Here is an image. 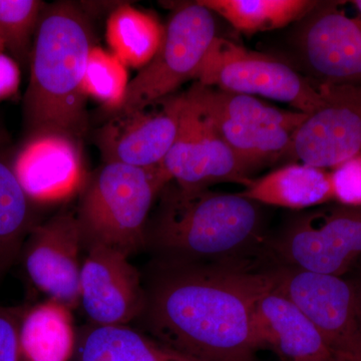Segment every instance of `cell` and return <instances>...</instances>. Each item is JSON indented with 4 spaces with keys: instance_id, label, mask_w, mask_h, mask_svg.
Masks as SVG:
<instances>
[{
    "instance_id": "6da1fadb",
    "label": "cell",
    "mask_w": 361,
    "mask_h": 361,
    "mask_svg": "<svg viewBox=\"0 0 361 361\" xmlns=\"http://www.w3.org/2000/svg\"><path fill=\"white\" fill-rule=\"evenodd\" d=\"M266 268L156 258L139 320L149 337L185 360L257 361L254 301Z\"/></svg>"
},
{
    "instance_id": "7a4b0ae2",
    "label": "cell",
    "mask_w": 361,
    "mask_h": 361,
    "mask_svg": "<svg viewBox=\"0 0 361 361\" xmlns=\"http://www.w3.org/2000/svg\"><path fill=\"white\" fill-rule=\"evenodd\" d=\"M149 219L146 248L157 259L262 269L271 264L262 205L240 193L161 190Z\"/></svg>"
},
{
    "instance_id": "3957f363",
    "label": "cell",
    "mask_w": 361,
    "mask_h": 361,
    "mask_svg": "<svg viewBox=\"0 0 361 361\" xmlns=\"http://www.w3.org/2000/svg\"><path fill=\"white\" fill-rule=\"evenodd\" d=\"M82 4H47L33 42L23 104L25 140L63 135L84 142L90 130L82 82L94 35Z\"/></svg>"
},
{
    "instance_id": "277c9868",
    "label": "cell",
    "mask_w": 361,
    "mask_h": 361,
    "mask_svg": "<svg viewBox=\"0 0 361 361\" xmlns=\"http://www.w3.org/2000/svg\"><path fill=\"white\" fill-rule=\"evenodd\" d=\"M169 183L161 166L104 163L90 174L75 213L85 250L106 247L130 257L146 248L149 212Z\"/></svg>"
},
{
    "instance_id": "5b68a950",
    "label": "cell",
    "mask_w": 361,
    "mask_h": 361,
    "mask_svg": "<svg viewBox=\"0 0 361 361\" xmlns=\"http://www.w3.org/2000/svg\"><path fill=\"white\" fill-rule=\"evenodd\" d=\"M183 94L210 120L251 175L286 155L294 135L308 116L198 82Z\"/></svg>"
},
{
    "instance_id": "8992f818",
    "label": "cell",
    "mask_w": 361,
    "mask_h": 361,
    "mask_svg": "<svg viewBox=\"0 0 361 361\" xmlns=\"http://www.w3.org/2000/svg\"><path fill=\"white\" fill-rule=\"evenodd\" d=\"M267 249L272 264L345 277L361 261V207L299 214L269 236Z\"/></svg>"
},
{
    "instance_id": "52a82bcc",
    "label": "cell",
    "mask_w": 361,
    "mask_h": 361,
    "mask_svg": "<svg viewBox=\"0 0 361 361\" xmlns=\"http://www.w3.org/2000/svg\"><path fill=\"white\" fill-rule=\"evenodd\" d=\"M196 80L232 94L281 102L307 115L323 104L314 80L303 77L281 59L219 37L207 52Z\"/></svg>"
},
{
    "instance_id": "ba28073f",
    "label": "cell",
    "mask_w": 361,
    "mask_h": 361,
    "mask_svg": "<svg viewBox=\"0 0 361 361\" xmlns=\"http://www.w3.org/2000/svg\"><path fill=\"white\" fill-rule=\"evenodd\" d=\"M165 37L151 61L133 78L120 111H132L172 96L196 80L216 35L212 11L198 2L180 6L165 26Z\"/></svg>"
},
{
    "instance_id": "9c48e42d",
    "label": "cell",
    "mask_w": 361,
    "mask_h": 361,
    "mask_svg": "<svg viewBox=\"0 0 361 361\" xmlns=\"http://www.w3.org/2000/svg\"><path fill=\"white\" fill-rule=\"evenodd\" d=\"M273 286L310 318L334 361H361V315L346 277L272 264Z\"/></svg>"
},
{
    "instance_id": "30bf717a",
    "label": "cell",
    "mask_w": 361,
    "mask_h": 361,
    "mask_svg": "<svg viewBox=\"0 0 361 361\" xmlns=\"http://www.w3.org/2000/svg\"><path fill=\"white\" fill-rule=\"evenodd\" d=\"M315 82L323 104L304 121L285 156L327 170L361 154V84Z\"/></svg>"
},
{
    "instance_id": "8fae6325",
    "label": "cell",
    "mask_w": 361,
    "mask_h": 361,
    "mask_svg": "<svg viewBox=\"0 0 361 361\" xmlns=\"http://www.w3.org/2000/svg\"><path fill=\"white\" fill-rule=\"evenodd\" d=\"M183 104V94H172L142 108L110 114L94 133L104 163L160 167L177 137Z\"/></svg>"
},
{
    "instance_id": "7c38bea8",
    "label": "cell",
    "mask_w": 361,
    "mask_h": 361,
    "mask_svg": "<svg viewBox=\"0 0 361 361\" xmlns=\"http://www.w3.org/2000/svg\"><path fill=\"white\" fill-rule=\"evenodd\" d=\"M161 169L171 182L186 189H209L220 183L243 186L252 179L210 120L185 97L177 137Z\"/></svg>"
},
{
    "instance_id": "4fadbf2b",
    "label": "cell",
    "mask_w": 361,
    "mask_h": 361,
    "mask_svg": "<svg viewBox=\"0 0 361 361\" xmlns=\"http://www.w3.org/2000/svg\"><path fill=\"white\" fill-rule=\"evenodd\" d=\"M82 248L77 215L61 211L33 228L20 259L37 290L73 310L80 306Z\"/></svg>"
},
{
    "instance_id": "5bb4252c",
    "label": "cell",
    "mask_w": 361,
    "mask_h": 361,
    "mask_svg": "<svg viewBox=\"0 0 361 361\" xmlns=\"http://www.w3.org/2000/svg\"><path fill=\"white\" fill-rule=\"evenodd\" d=\"M82 263L80 305L92 324H126L146 305L141 275L122 252L92 247Z\"/></svg>"
},
{
    "instance_id": "9a60e30c",
    "label": "cell",
    "mask_w": 361,
    "mask_h": 361,
    "mask_svg": "<svg viewBox=\"0 0 361 361\" xmlns=\"http://www.w3.org/2000/svg\"><path fill=\"white\" fill-rule=\"evenodd\" d=\"M13 167L33 205L65 203L80 195L89 179L82 142L63 135L25 140L13 157Z\"/></svg>"
},
{
    "instance_id": "2e32d148",
    "label": "cell",
    "mask_w": 361,
    "mask_h": 361,
    "mask_svg": "<svg viewBox=\"0 0 361 361\" xmlns=\"http://www.w3.org/2000/svg\"><path fill=\"white\" fill-rule=\"evenodd\" d=\"M341 4L320 2L299 32V49L320 84H361V18Z\"/></svg>"
},
{
    "instance_id": "e0dca14e",
    "label": "cell",
    "mask_w": 361,
    "mask_h": 361,
    "mask_svg": "<svg viewBox=\"0 0 361 361\" xmlns=\"http://www.w3.org/2000/svg\"><path fill=\"white\" fill-rule=\"evenodd\" d=\"M267 268L254 301V331L260 349L269 348L286 361H334L310 318L273 286Z\"/></svg>"
},
{
    "instance_id": "ac0fdd59",
    "label": "cell",
    "mask_w": 361,
    "mask_h": 361,
    "mask_svg": "<svg viewBox=\"0 0 361 361\" xmlns=\"http://www.w3.org/2000/svg\"><path fill=\"white\" fill-rule=\"evenodd\" d=\"M242 196L262 206L300 211L334 201L329 171L292 163L247 180Z\"/></svg>"
},
{
    "instance_id": "d6986e66",
    "label": "cell",
    "mask_w": 361,
    "mask_h": 361,
    "mask_svg": "<svg viewBox=\"0 0 361 361\" xmlns=\"http://www.w3.org/2000/svg\"><path fill=\"white\" fill-rule=\"evenodd\" d=\"M75 345L71 308L51 299L26 306L18 329V361H71Z\"/></svg>"
},
{
    "instance_id": "ffe728a7",
    "label": "cell",
    "mask_w": 361,
    "mask_h": 361,
    "mask_svg": "<svg viewBox=\"0 0 361 361\" xmlns=\"http://www.w3.org/2000/svg\"><path fill=\"white\" fill-rule=\"evenodd\" d=\"M11 140L0 123V279L20 258L28 235L39 222L13 167Z\"/></svg>"
},
{
    "instance_id": "44dd1931",
    "label": "cell",
    "mask_w": 361,
    "mask_h": 361,
    "mask_svg": "<svg viewBox=\"0 0 361 361\" xmlns=\"http://www.w3.org/2000/svg\"><path fill=\"white\" fill-rule=\"evenodd\" d=\"M75 361H189L126 324L87 325L77 332Z\"/></svg>"
},
{
    "instance_id": "7402d4cb",
    "label": "cell",
    "mask_w": 361,
    "mask_h": 361,
    "mask_svg": "<svg viewBox=\"0 0 361 361\" xmlns=\"http://www.w3.org/2000/svg\"><path fill=\"white\" fill-rule=\"evenodd\" d=\"M165 26L154 14L120 2L109 14L106 42L127 68H145L160 49Z\"/></svg>"
},
{
    "instance_id": "603a6c76",
    "label": "cell",
    "mask_w": 361,
    "mask_h": 361,
    "mask_svg": "<svg viewBox=\"0 0 361 361\" xmlns=\"http://www.w3.org/2000/svg\"><path fill=\"white\" fill-rule=\"evenodd\" d=\"M246 35L285 27L303 20L320 4L311 0H199Z\"/></svg>"
},
{
    "instance_id": "cb8c5ba5",
    "label": "cell",
    "mask_w": 361,
    "mask_h": 361,
    "mask_svg": "<svg viewBox=\"0 0 361 361\" xmlns=\"http://www.w3.org/2000/svg\"><path fill=\"white\" fill-rule=\"evenodd\" d=\"M130 80L128 68L111 51L94 45L87 58L82 87L108 115L123 108Z\"/></svg>"
},
{
    "instance_id": "d4e9b609",
    "label": "cell",
    "mask_w": 361,
    "mask_h": 361,
    "mask_svg": "<svg viewBox=\"0 0 361 361\" xmlns=\"http://www.w3.org/2000/svg\"><path fill=\"white\" fill-rule=\"evenodd\" d=\"M40 0H0V39L20 68H28L40 16Z\"/></svg>"
},
{
    "instance_id": "484cf974",
    "label": "cell",
    "mask_w": 361,
    "mask_h": 361,
    "mask_svg": "<svg viewBox=\"0 0 361 361\" xmlns=\"http://www.w3.org/2000/svg\"><path fill=\"white\" fill-rule=\"evenodd\" d=\"M334 201L338 205L361 207V154L330 172Z\"/></svg>"
},
{
    "instance_id": "4316f807",
    "label": "cell",
    "mask_w": 361,
    "mask_h": 361,
    "mask_svg": "<svg viewBox=\"0 0 361 361\" xmlns=\"http://www.w3.org/2000/svg\"><path fill=\"white\" fill-rule=\"evenodd\" d=\"M25 307L0 306V361H18V329Z\"/></svg>"
},
{
    "instance_id": "83f0119b",
    "label": "cell",
    "mask_w": 361,
    "mask_h": 361,
    "mask_svg": "<svg viewBox=\"0 0 361 361\" xmlns=\"http://www.w3.org/2000/svg\"><path fill=\"white\" fill-rule=\"evenodd\" d=\"M20 84V68L6 52H0V101L18 92Z\"/></svg>"
},
{
    "instance_id": "f1b7e54d",
    "label": "cell",
    "mask_w": 361,
    "mask_h": 361,
    "mask_svg": "<svg viewBox=\"0 0 361 361\" xmlns=\"http://www.w3.org/2000/svg\"><path fill=\"white\" fill-rule=\"evenodd\" d=\"M345 277L350 282L353 291H355L356 302H357L358 310H360L361 315V261Z\"/></svg>"
},
{
    "instance_id": "f546056e",
    "label": "cell",
    "mask_w": 361,
    "mask_h": 361,
    "mask_svg": "<svg viewBox=\"0 0 361 361\" xmlns=\"http://www.w3.org/2000/svg\"><path fill=\"white\" fill-rule=\"evenodd\" d=\"M350 4L355 7L356 11L360 13V18H361V0H355V1H351Z\"/></svg>"
},
{
    "instance_id": "4dcf8cb0",
    "label": "cell",
    "mask_w": 361,
    "mask_h": 361,
    "mask_svg": "<svg viewBox=\"0 0 361 361\" xmlns=\"http://www.w3.org/2000/svg\"><path fill=\"white\" fill-rule=\"evenodd\" d=\"M6 51V47H4V42L0 39V52Z\"/></svg>"
},
{
    "instance_id": "1f68e13d",
    "label": "cell",
    "mask_w": 361,
    "mask_h": 361,
    "mask_svg": "<svg viewBox=\"0 0 361 361\" xmlns=\"http://www.w3.org/2000/svg\"><path fill=\"white\" fill-rule=\"evenodd\" d=\"M297 361H313V360H297Z\"/></svg>"
}]
</instances>
